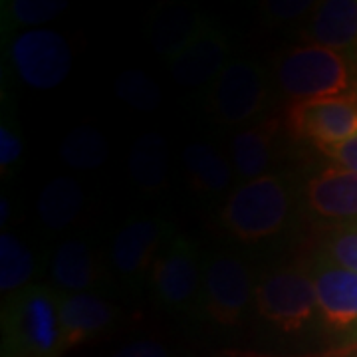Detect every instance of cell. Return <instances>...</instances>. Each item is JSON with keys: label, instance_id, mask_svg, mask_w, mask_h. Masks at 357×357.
I'll return each mask as SVG.
<instances>
[{"label": "cell", "instance_id": "e0dca14e", "mask_svg": "<svg viewBox=\"0 0 357 357\" xmlns=\"http://www.w3.org/2000/svg\"><path fill=\"white\" fill-rule=\"evenodd\" d=\"M278 128H280V121L276 117H268L252 128L241 131L232 139V147H230L232 169L244 183L264 177V171L272 159V145H274Z\"/></svg>", "mask_w": 357, "mask_h": 357}, {"label": "cell", "instance_id": "f1b7e54d", "mask_svg": "<svg viewBox=\"0 0 357 357\" xmlns=\"http://www.w3.org/2000/svg\"><path fill=\"white\" fill-rule=\"evenodd\" d=\"M321 153L330 157L333 163H337L340 167L357 173V135L351 137V139L344 141V143H337V145L321 149Z\"/></svg>", "mask_w": 357, "mask_h": 357}, {"label": "cell", "instance_id": "3957f363", "mask_svg": "<svg viewBox=\"0 0 357 357\" xmlns=\"http://www.w3.org/2000/svg\"><path fill=\"white\" fill-rule=\"evenodd\" d=\"M292 211V192L278 175L246 181L225 204L220 220L243 243H260L280 234Z\"/></svg>", "mask_w": 357, "mask_h": 357}, {"label": "cell", "instance_id": "7c38bea8", "mask_svg": "<svg viewBox=\"0 0 357 357\" xmlns=\"http://www.w3.org/2000/svg\"><path fill=\"white\" fill-rule=\"evenodd\" d=\"M306 206L314 217L357 222V173L344 167H326L307 181Z\"/></svg>", "mask_w": 357, "mask_h": 357}, {"label": "cell", "instance_id": "d4e9b609", "mask_svg": "<svg viewBox=\"0 0 357 357\" xmlns=\"http://www.w3.org/2000/svg\"><path fill=\"white\" fill-rule=\"evenodd\" d=\"M68 8L66 0H10L2 2V18L13 26H38Z\"/></svg>", "mask_w": 357, "mask_h": 357}, {"label": "cell", "instance_id": "30bf717a", "mask_svg": "<svg viewBox=\"0 0 357 357\" xmlns=\"http://www.w3.org/2000/svg\"><path fill=\"white\" fill-rule=\"evenodd\" d=\"M201 280L195 244L187 236H173L151 266L157 298L169 310H187L197 300Z\"/></svg>", "mask_w": 357, "mask_h": 357}, {"label": "cell", "instance_id": "5b68a950", "mask_svg": "<svg viewBox=\"0 0 357 357\" xmlns=\"http://www.w3.org/2000/svg\"><path fill=\"white\" fill-rule=\"evenodd\" d=\"M8 60L14 72L32 89L58 88L72 70L68 40L50 28H30L10 40Z\"/></svg>", "mask_w": 357, "mask_h": 357}, {"label": "cell", "instance_id": "484cf974", "mask_svg": "<svg viewBox=\"0 0 357 357\" xmlns=\"http://www.w3.org/2000/svg\"><path fill=\"white\" fill-rule=\"evenodd\" d=\"M321 255L357 274V222L340 225L324 238Z\"/></svg>", "mask_w": 357, "mask_h": 357}, {"label": "cell", "instance_id": "5bb4252c", "mask_svg": "<svg viewBox=\"0 0 357 357\" xmlns=\"http://www.w3.org/2000/svg\"><path fill=\"white\" fill-rule=\"evenodd\" d=\"M306 38L344 54L357 66V0L318 2L307 22Z\"/></svg>", "mask_w": 357, "mask_h": 357}, {"label": "cell", "instance_id": "603a6c76", "mask_svg": "<svg viewBox=\"0 0 357 357\" xmlns=\"http://www.w3.org/2000/svg\"><path fill=\"white\" fill-rule=\"evenodd\" d=\"M34 276V256L10 232L0 234V292L4 296L28 288Z\"/></svg>", "mask_w": 357, "mask_h": 357}, {"label": "cell", "instance_id": "52a82bcc", "mask_svg": "<svg viewBox=\"0 0 357 357\" xmlns=\"http://www.w3.org/2000/svg\"><path fill=\"white\" fill-rule=\"evenodd\" d=\"M286 126L296 139L310 141L321 151L357 135V91L340 98L294 102Z\"/></svg>", "mask_w": 357, "mask_h": 357}, {"label": "cell", "instance_id": "7a4b0ae2", "mask_svg": "<svg viewBox=\"0 0 357 357\" xmlns=\"http://www.w3.org/2000/svg\"><path fill=\"white\" fill-rule=\"evenodd\" d=\"M276 79L294 102L340 98L357 91V66L344 54L310 42L282 56Z\"/></svg>", "mask_w": 357, "mask_h": 357}, {"label": "cell", "instance_id": "6da1fadb", "mask_svg": "<svg viewBox=\"0 0 357 357\" xmlns=\"http://www.w3.org/2000/svg\"><path fill=\"white\" fill-rule=\"evenodd\" d=\"M60 294L32 284L2 306L4 357H58L66 349Z\"/></svg>", "mask_w": 357, "mask_h": 357}, {"label": "cell", "instance_id": "9c48e42d", "mask_svg": "<svg viewBox=\"0 0 357 357\" xmlns=\"http://www.w3.org/2000/svg\"><path fill=\"white\" fill-rule=\"evenodd\" d=\"M255 290L250 268L241 256L217 255L204 272V310L220 326H236Z\"/></svg>", "mask_w": 357, "mask_h": 357}, {"label": "cell", "instance_id": "4dcf8cb0", "mask_svg": "<svg viewBox=\"0 0 357 357\" xmlns=\"http://www.w3.org/2000/svg\"><path fill=\"white\" fill-rule=\"evenodd\" d=\"M8 218H10V201L8 197H2L0 199V225L4 227Z\"/></svg>", "mask_w": 357, "mask_h": 357}, {"label": "cell", "instance_id": "9a60e30c", "mask_svg": "<svg viewBox=\"0 0 357 357\" xmlns=\"http://www.w3.org/2000/svg\"><path fill=\"white\" fill-rule=\"evenodd\" d=\"M115 316L117 310L103 298L88 292L64 294L60 298V319L66 349L107 330Z\"/></svg>", "mask_w": 357, "mask_h": 357}, {"label": "cell", "instance_id": "8992f818", "mask_svg": "<svg viewBox=\"0 0 357 357\" xmlns=\"http://www.w3.org/2000/svg\"><path fill=\"white\" fill-rule=\"evenodd\" d=\"M268 93L266 76L255 60L236 58L213 82L208 96V109L215 121L225 126H238L264 107Z\"/></svg>", "mask_w": 357, "mask_h": 357}, {"label": "cell", "instance_id": "277c9868", "mask_svg": "<svg viewBox=\"0 0 357 357\" xmlns=\"http://www.w3.org/2000/svg\"><path fill=\"white\" fill-rule=\"evenodd\" d=\"M255 306L260 318L278 330L296 333L318 314L312 274L300 268H280L256 286Z\"/></svg>", "mask_w": 357, "mask_h": 357}, {"label": "cell", "instance_id": "d6986e66", "mask_svg": "<svg viewBox=\"0 0 357 357\" xmlns=\"http://www.w3.org/2000/svg\"><path fill=\"white\" fill-rule=\"evenodd\" d=\"M36 206L42 227L60 232L79 218L86 206V195L74 178L56 177L44 185Z\"/></svg>", "mask_w": 357, "mask_h": 357}, {"label": "cell", "instance_id": "ba28073f", "mask_svg": "<svg viewBox=\"0 0 357 357\" xmlns=\"http://www.w3.org/2000/svg\"><path fill=\"white\" fill-rule=\"evenodd\" d=\"M316 307L326 332L357 340V274L324 255L312 264Z\"/></svg>", "mask_w": 357, "mask_h": 357}, {"label": "cell", "instance_id": "f546056e", "mask_svg": "<svg viewBox=\"0 0 357 357\" xmlns=\"http://www.w3.org/2000/svg\"><path fill=\"white\" fill-rule=\"evenodd\" d=\"M114 357H169V354L157 342H133L121 347Z\"/></svg>", "mask_w": 357, "mask_h": 357}, {"label": "cell", "instance_id": "ac0fdd59", "mask_svg": "<svg viewBox=\"0 0 357 357\" xmlns=\"http://www.w3.org/2000/svg\"><path fill=\"white\" fill-rule=\"evenodd\" d=\"M171 167V147L165 135L147 131L139 135L129 153L128 169L133 183L147 192L159 191L165 185Z\"/></svg>", "mask_w": 357, "mask_h": 357}, {"label": "cell", "instance_id": "4fadbf2b", "mask_svg": "<svg viewBox=\"0 0 357 357\" xmlns=\"http://www.w3.org/2000/svg\"><path fill=\"white\" fill-rule=\"evenodd\" d=\"M165 225L159 218H131L115 234L112 244V264L129 280L139 278L153 266Z\"/></svg>", "mask_w": 357, "mask_h": 357}, {"label": "cell", "instance_id": "8fae6325", "mask_svg": "<svg viewBox=\"0 0 357 357\" xmlns=\"http://www.w3.org/2000/svg\"><path fill=\"white\" fill-rule=\"evenodd\" d=\"M229 62V42L225 34L206 22L201 32L169 62V72L181 88H204L217 79Z\"/></svg>", "mask_w": 357, "mask_h": 357}, {"label": "cell", "instance_id": "83f0119b", "mask_svg": "<svg viewBox=\"0 0 357 357\" xmlns=\"http://www.w3.org/2000/svg\"><path fill=\"white\" fill-rule=\"evenodd\" d=\"M24 155V141L20 133L6 121L0 123V169L2 173L13 171Z\"/></svg>", "mask_w": 357, "mask_h": 357}, {"label": "cell", "instance_id": "7402d4cb", "mask_svg": "<svg viewBox=\"0 0 357 357\" xmlns=\"http://www.w3.org/2000/svg\"><path fill=\"white\" fill-rule=\"evenodd\" d=\"M107 139L100 129L91 126L74 128L60 143V157L66 165L77 171H91L105 163L107 159Z\"/></svg>", "mask_w": 357, "mask_h": 357}, {"label": "cell", "instance_id": "cb8c5ba5", "mask_svg": "<svg viewBox=\"0 0 357 357\" xmlns=\"http://www.w3.org/2000/svg\"><path fill=\"white\" fill-rule=\"evenodd\" d=\"M115 96L139 112H153L161 105L163 91L153 77L141 70H126L115 77Z\"/></svg>", "mask_w": 357, "mask_h": 357}, {"label": "cell", "instance_id": "ffe728a7", "mask_svg": "<svg viewBox=\"0 0 357 357\" xmlns=\"http://www.w3.org/2000/svg\"><path fill=\"white\" fill-rule=\"evenodd\" d=\"M52 278L68 294L86 292L96 282V260L88 243L68 238L52 258Z\"/></svg>", "mask_w": 357, "mask_h": 357}, {"label": "cell", "instance_id": "4316f807", "mask_svg": "<svg viewBox=\"0 0 357 357\" xmlns=\"http://www.w3.org/2000/svg\"><path fill=\"white\" fill-rule=\"evenodd\" d=\"M264 14L270 22H292L304 14L314 13L318 2L314 0H272L264 2Z\"/></svg>", "mask_w": 357, "mask_h": 357}, {"label": "cell", "instance_id": "44dd1931", "mask_svg": "<svg viewBox=\"0 0 357 357\" xmlns=\"http://www.w3.org/2000/svg\"><path fill=\"white\" fill-rule=\"evenodd\" d=\"M183 165L197 191L215 195L229 189L232 169L215 147L206 143H191L183 151Z\"/></svg>", "mask_w": 357, "mask_h": 357}, {"label": "cell", "instance_id": "2e32d148", "mask_svg": "<svg viewBox=\"0 0 357 357\" xmlns=\"http://www.w3.org/2000/svg\"><path fill=\"white\" fill-rule=\"evenodd\" d=\"M206 24L203 16L185 4L167 2L157 8L149 22V42L167 64L191 42Z\"/></svg>", "mask_w": 357, "mask_h": 357}]
</instances>
